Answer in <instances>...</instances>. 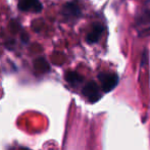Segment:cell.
Returning a JSON list of instances; mask_svg holds the SVG:
<instances>
[{
	"label": "cell",
	"instance_id": "5b68a950",
	"mask_svg": "<svg viewBox=\"0 0 150 150\" xmlns=\"http://www.w3.org/2000/svg\"><path fill=\"white\" fill-rule=\"evenodd\" d=\"M62 14L67 18H77L81 14V10L76 2H69L63 6Z\"/></svg>",
	"mask_w": 150,
	"mask_h": 150
},
{
	"label": "cell",
	"instance_id": "6da1fadb",
	"mask_svg": "<svg viewBox=\"0 0 150 150\" xmlns=\"http://www.w3.org/2000/svg\"><path fill=\"white\" fill-rule=\"evenodd\" d=\"M134 27L140 37L150 35V0H145L138 9Z\"/></svg>",
	"mask_w": 150,
	"mask_h": 150
},
{
	"label": "cell",
	"instance_id": "7a4b0ae2",
	"mask_svg": "<svg viewBox=\"0 0 150 150\" xmlns=\"http://www.w3.org/2000/svg\"><path fill=\"white\" fill-rule=\"evenodd\" d=\"M99 80H100L102 90L104 92H109L110 90H112L117 85V82H119L117 76L115 74H110V73L100 74L99 75Z\"/></svg>",
	"mask_w": 150,
	"mask_h": 150
},
{
	"label": "cell",
	"instance_id": "8992f818",
	"mask_svg": "<svg viewBox=\"0 0 150 150\" xmlns=\"http://www.w3.org/2000/svg\"><path fill=\"white\" fill-rule=\"evenodd\" d=\"M103 33V27L101 25L97 24L94 25L92 28V30L89 32V34L87 35V42L88 43H95L100 39L101 35Z\"/></svg>",
	"mask_w": 150,
	"mask_h": 150
},
{
	"label": "cell",
	"instance_id": "277c9868",
	"mask_svg": "<svg viewBox=\"0 0 150 150\" xmlns=\"http://www.w3.org/2000/svg\"><path fill=\"white\" fill-rule=\"evenodd\" d=\"M83 94L85 95V97L90 101H97L100 98V89H99L98 85L94 82H89L88 84H86L85 87L83 88Z\"/></svg>",
	"mask_w": 150,
	"mask_h": 150
},
{
	"label": "cell",
	"instance_id": "52a82bcc",
	"mask_svg": "<svg viewBox=\"0 0 150 150\" xmlns=\"http://www.w3.org/2000/svg\"><path fill=\"white\" fill-rule=\"evenodd\" d=\"M65 79H67V81L69 82L71 85H78V84H80L83 81L81 76L77 73H74V71L67 73V75H65Z\"/></svg>",
	"mask_w": 150,
	"mask_h": 150
},
{
	"label": "cell",
	"instance_id": "3957f363",
	"mask_svg": "<svg viewBox=\"0 0 150 150\" xmlns=\"http://www.w3.org/2000/svg\"><path fill=\"white\" fill-rule=\"evenodd\" d=\"M18 6L22 11L40 12L42 10V4L39 0H18Z\"/></svg>",
	"mask_w": 150,
	"mask_h": 150
}]
</instances>
